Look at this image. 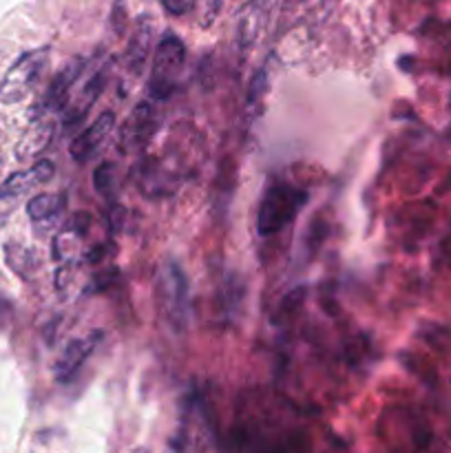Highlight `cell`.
<instances>
[{
	"mask_svg": "<svg viewBox=\"0 0 451 453\" xmlns=\"http://www.w3.org/2000/svg\"><path fill=\"white\" fill-rule=\"evenodd\" d=\"M265 91H268V69H261L256 71L255 78H252L250 87H248V93H246V118L248 122L250 119H255L256 115H259V104L264 102V96Z\"/></svg>",
	"mask_w": 451,
	"mask_h": 453,
	"instance_id": "15",
	"label": "cell"
},
{
	"mask_svg": "<svg viewBox=\"0 0 451 453\" xmlns=\"http://www.w3.org/2000/svg\"><path fill=\"white\" fill-rule=\"evenodd\" d=\"M305 202H308V193L296 186L277 184L265 190L259 203V215H256V230L261 237H270L286 228L290 221H294Z\"/></svg>",
	"mask_w": 451,
	"mask_h": 453,
	"instance_id": "1",
	"label": "cell"
},
{
	"mask_svg": "<svg viewBox=\"0 0 451 453\" xmlns=\"http://www.w3.org/2000/svg\"><path fill=\"white\" fill-rule=\"evenodd\" d=\"M102 336L104 334H102L100 330H96V332H91L88 336H84V339L71 341L56 363V380L66 383V380L73 379V376L80 372V367H82L84 363L91 358V354L96 352V348L100 345Z\"/></svg>",
	"mask_w": 451,
	"mask_h": 453,
	"instance_id": "6",
	"label": "cell"
},
{
	"mask_svg": "<svg viewBox=\"0 0 451 453\" xmlns=\"http://www.w3.org/2000/svg\"><path fill=\"white\" fill-rule=\"evenodd\" d=\"M157 303L172 327L184 330L188 314V281L175 261L162 265L157 274Z\"/></svg>",
	"mask_w": 451,
	"mask_h": 453,
	"instance_id": "2",
	"label": "cell"
},
{
	"mask_svg": "<svg viewBox=\"0 0 451 453\" xmlns=\"http://www.w3.org/2000/svg\"><path fill=\"white\" fill-rule=\"evenodd\" d=\"M150 40H153V35H150V25L144 18V20L137 25L135 35H133L131 44H128L126 49V65L133 73H140L141 66H144L146 56H149L150 49Z\"/></svg>",
	"mask_w": 451,
	"mask_h": 453,
	"instance_id": "13",
	"label": "cell"
},
{
	"mask_svg": "<svg viewBox=\"0 0 451 453\" xmlns=\"http://www.w3.org/2000/svg\"><path fill=\"white\" fill-rule=\"evenodd\" d=\"M157 128V118H155V109L150 102H141L133 109L126 122L122 124V133H119V144L124 150H140L144 149L146 142Z\"/></svg>",
	"mask_w": 451,
	"mask_h": 453,
	"instance_id": "5",
	"label": "cell"
},
{
	"mask_svg": "<svg viewBox=\"0 0 451 453\" xmlns=\"http://www.w3.org/2000/svg\"><path fill=\"white\" fill-rule=\"evenodd\" d=\"M159 3H162V7L166 9L168 13H172V16H184V13H188L190 9L195 7L197 0H159Z\"/></svg>",
	"mask_w": 451,
	"mask_h": 453,
	"instance_id": "17",
	"label": "cell"
},
{
	"mask_svg": "<svg viewBox=\"0 0 451 453\" xmlns=\"http://www.w3.org/2000/svg\"><path fill=\"white\" fill-rule=\"evenodd\" d=\"M66 208V195L62 193H42L35 195L34 199H29L27 203V215L34 221H47L53 219L56 215H60Z\"/></svg>",
	"mask_w": 451,
	"mask_h": 453,
	"instance_id": "12",
	"label": "cell"
},
{
	"mask_svg": "<svg viewBox=\"0 0 451 453\" xmlns=\"http://www.w3.org/2000/svg\"><path fill=\"white\" fill-rule=\"evenodd\" d=\"M53 173H56V166H53L51 162H47V159L34 164L29 171L13 173V175H9L7 180L0 184V199H16L20 197V195L29 193V190L38 188V186L47 184L53 177Z\"/></svg>",
	"mask_w": 451,
	"mask_h": 453,
	"instance_id": "7",
	"label": "cell"
},
{
	"mask_svg": "<svg viewBox=\"0 0 451 453\" xmlns=\"http://www.w3.org/2000/svg\"><path fill=\"white\" fill-rule=\"evenodd\" d=\"M113 177H115V164L113 162H102L100 166L96 168L93 173V186L100 195H109L111 186H113Z\"/></svg>",
	"mask_w": 451,
	"mask_h": 453,
	"instance_id": "16",
	"label": "cell"
},
{
	"mask_svg": "<svg viewBox=\"0 0 451 453\" xmlns=\"http://www.w3.org/2000/svg\"><path fill=\"white\" fill-rule=\"evenodd\" d=\"M104 82H106V73H102L100 71V73H96L87 84H84V88L80 91V96L75 97L69 106H66L65 127H75V124H80L84 118H87V113L91 111V106L96 104V100L100 97L102 88H104Z\"/></svg>",
	"mask_w": 451,
	"mask_h": 453,
	"instance_id": "10",
	"label": "cell"
},
{
	"mask_svg": "<svg viewBox=\"0 0 451 453\" xmlns=\"http://www.w3.org/2000/svg\"><path fill=\"white\" fill-rule=\"evenodd\" d=\"M221 4H224V0H210V18L219 12Z\"/></svg>",
	"mask_w": 451,
	"mask_h": 453,
	"instance_id": "19",
	"label": "cell"
},
{
	"mask_svg": "<svg viewBox=\"0 0 451 453\" xmlns=\"http://www.w3.org/2000/svg\"><path fill=\"white\" fill-rule=\"evenodd\" d=\"M290 3H303V0H290Z\"/></svg>",
	"mask_w": 451,
	"mask_h": 453,
	"instance_id": "20",
	"label": "cell"
},
{
	"mask_svg": "<svg viewBox=\"0 0 451 453\" xmlns=\"http://www.w3.org/2000/svg\"><path fill=\"white\" fill-rule=\"evenodd\" d=\"M84 237H80L75 230L65 228L56 239H53V257L56 261H60L62 265L65 264H84V255H82V242Z\"/></svg>",
	"mask_w": 451,
	"mask_h": 453,
	"instance_id": "14",
	"label": "cell"
},
{
	"mask_svg": "<svg viewBox=\"0 0 451 453\" xmlns=\"http://www.w3.org/2000/svg\"><path fill=\"white\" fill-rule=\"evenodd\" d=\"M49 62V49H35V51L25 53L16 65L9 69L7 78L3 80V88H0V100L3 102H18L31 93L35 82L42 75L44 66Z\"/></svg>",
	"mask_w": 451,
	"mask_h": 453,
	"instance_id": "4",
	"label": "cell"
},
{
	"mask_svg": "<svg viewBox=\"0 0 451 453\" xmlns=\"http://www.w3.org/2000/svg\"><path fill=\"white\" fill-rule=\"evenodd\" d=\"M113 124H115V115L113 113H102L91 127L87 128L84 133H80L73 142H71V157L75 162H84V159L91 157L97 149L102 146V142L109 137V133L113 131Z\"/></svg>",
	"mask_w": 451,
	"mask_h": 453,
	"instance_id": "8",
	"label": "cell"
},
{
	"mask_svg": "<svg viewBox=\"0 0 451 453\" xmlns=\"http://www.w3.org/2000/svg\"><path fill=\"white\" fill-rule=\"evenodd\" d=\"M115 279H118V270H115V268L106 270L104 274H96V277L91 279L93 286L88 288L87 292H100V290H106V288H109L111 283L115 281Z\"/></svg>",
	"mask_w": 451,
	"mask_h": 453,
	"instance_id": "18",
	"label": "cell"
},
{
	"mask_svg": "<svg viewBox=\"0 0 451 453\" xmlns=\"http://www.w3.org/2000/svg\"><path fill=\"white\" fill-rule=\"evenodd\" d=\"M53 131H56V127H53L51 118L35 119V122L31 124L29 133L25 135V140H22V144L18 146V159H27L38 155L40 150L51 142Z\"/></svg>",
	"mask_w": 451,
	"mask_h": 453,
	"instance_id": "11",
	"label": "cell"
},
{
	"mask_svg": "<svg viewBox=\"0 0 451 453\" xmlns=\"http://www.w3.org/2000/svg\"><path fill=\"white\" fill-rule=\"evenodd\" d=\"M186 49L177 35L164 34L155 47L153 78H150V93L155 100H166L175 87V78L184 69Z\"/></svg>",
	"mask_w": 451,
	"mask_h": 453,
	"instance_id": "3",
	"label": "cell"
},
{
	"mask_svg": "<svg viewBox=\"0 0 451 453\" xmlns=\"http://www.w3.org/2000/svg\"><path fill=\"white\" fill-rule=\"evenodd\" d=\"M84 69L82 58H73L69 65H65V69L51 80L47 88V96H44V109H62L66 104V97H69L71 87H73L75 80L80 78Z\"/></svg>",
	"mask_w": 451,
	"mask_h": 453,
	"instance_id": "9",
	"label": "cell"
}]
</instances>
